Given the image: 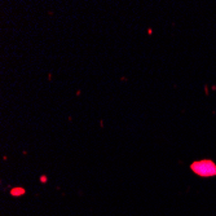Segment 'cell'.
<instances>
[{
  "label": "cell",
  "mask_w": 216,
  "mask_h": 216,
  "mask_svg": "<svg viewBox=\"0 0 216 216\" xmlns=\"http://www.w3.org/2000/svg\"><path fill=\"white\" fill-rule=\"evenodd\" d=\"M10 194L12 196H22V194H25V189L24 188H13L12 190H10Z\"/></svg>",
  "instance_id": "cell-2"
},
{
  "label": "cell",
  "mask_w": 216,
  "mask_h": 216,
  "mask_svg": "<svg viewBox=\"0 0 216 216\" xmlns=\"http://www.w3.org/2000/svg\"><path fill=\"white\" fill-rule=\"evenodd\" d=\"M190 168L194 174H197L201 177L216 176V165L210 159H202V160L193 162L190 165Z\"/></svg>",
  "instance_id": "cell-1"
},
{
  "label": "cell",
  "mask_w": 216,
  "mask_h": 216,
  "mask_svg": "<svg viewBox=\"0 0 216 216\" xmlns=\"http://www.w3.org/2000/svg\"><path fill=\"white\" fill-rule=\"evenodd\" d=\"M40 181H41V182H47V177H46V176H41V177H40Z\"/></svg>",
  "instance_id": "cell-3"
}]
</instances>
